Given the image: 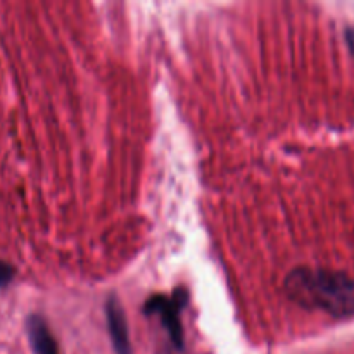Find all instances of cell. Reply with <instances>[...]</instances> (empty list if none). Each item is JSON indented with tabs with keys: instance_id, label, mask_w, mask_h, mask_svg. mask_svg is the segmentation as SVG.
Wrapping results in <instances>:
<instances>
[{
	"instance_id": "1",
	"label": "cell",
	"mask_w": 354,
	"mask_h": 354,
	"mask_svg": "<svg viewBox=\"0 0 354 354\" xmlns=\"http://www.w3.org/2000/svg\"><path fill=\"white\" fill-rule=\"evenodd\" d=\"M286 292L299 306L334 318L354 317V279L344 272L296 268L287 275Z\"/></svg>"
},
{
	"instance_id": "4",
	"label": "cell",
	"mask_w": 354,
	"mask_h": 354,
	"mask_svg": "<svg viewBox=\"0 0 354 354\" xmlns=\"http://www.w3.org/2000/svg\"><path fill=\"white\" fill-rule=\"evenodd\" d=\"M26 335L33 354H61L47 322L40 315H30L26 318Z\"/></svg>"
},
{
	"instance_id": "3",
	"label": "cell",
	"mask_w": 354,
	"mask_h": 354,
	"mask_svg": "<svg viewBox=\"0 0 354 354\" xmlns=\"http://www.w3.org/2000/svg\"><path fill=\"white\" fill-rule=\"evenodd\" d=\"M106 317H107V328H109L111 341H113L114 351L118 354H131L130 334H128L127 317L121 303L116 296L111 297L106 304Z\"/></svg>"
},
{
	"instance_id": "2",
	"label": "cell",
	"mask_w": 354,
	"mask_h": 354,
	"mask_svg": "<svg viewBox=\"0 0 354 354\" xmlns=\"http://www.w3.org/2000/svg\"><path fill=\"white\" fill-rule=\"evenodd\" d=\"M187 303H189V292L185 289H176L171 297L154 294L144 304V313L147 317H151V315L161 317L169 339L178 349L183 348V327L180 315H182V310L187 306Z\"/></svg>"
},
{
	"instance_id": "6",
	"label": "cell",
	"mask_w": 354,
	"mask_h": 354,
	"mask_svg": "<svg viewBox=\"0 0 354 354\" xmlns=\"http://www.w3.org/2000/svg\"><path fill=\"white\" fill-rule=\"evenodd\" d=\"M346 41H348L349 50H351L353 55H354V26L348 28V30H346Z\"/></svg>"
},
{
	"instance_id": "5",
	"label": "cell",
	"mask_w": 354,
	"mask_h": 354,
	"mask_svg": "<svg viewBox=\"0 0 354 354\" xmlns=\"http://www.w3.org/2000/svg\"><path fill=\"white\" fill-rule=\"evenodd\" d=\"M14 275H16V268L10 263L0 259V289H6L14 280Z\"/></svg>"
}]
</instances>
